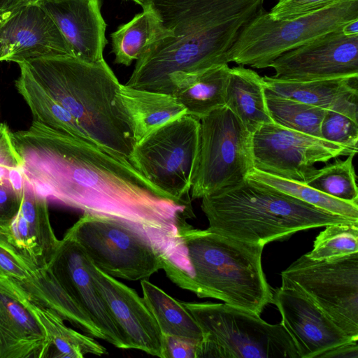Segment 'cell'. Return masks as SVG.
Returning a JSON list of instances; mask_svg holds the SVG:
<instances>
[{"label":"cell","mask_w":358,"mask_h":358,"mask_svg":"<svg viewBox=\"0 0 358 358\" xmlns=\"http://www.w3.org/2000/svg\"><path fill=\"white\" fill-rule=\"evenodd\" d=\"M25 178L40 194L84 213L123 219L181 237L194 217L122 155L33 120L10 131Z\"/></svg>","instance_id":"obj_1"},{"label":"cell","mask_w":358,"mask_h":358,"mask_svg":"<svg viewBox=\"0 0 358 358\" xmlns=\"http://www.w3.org/2000/svg\"><path fill=\"white\" fill-rule=\"evenodd\" d=\"M264 0H146L173 36L136 60L126 86L171 94L169 78L228 64L227 55L243 28L264 10Z\"/></svg>","instance_id":"obj_2"},{"label":"cell","mask_w":358,"mask_h":358,"mask_svg":"<svg viewBox=\"0 0 358 358\" xmlns=\"http://www.w3.org/2000/svg\"><path fill=\"white\" fill-rule=\"evenodd\" d=\"M22 62L76 120L88 141L129 159L136 143L116 99L121 84L104 59L87 62L65 55Z\"/></svg>","instance_id":"obj_3"},{"label":"cell","mask_w":358,"mask_h":358,"mask_svg":"<svg viewBox=\"0 0 358 358\" xmlns=\"http://www.w3.org/2000/svg\"><path fill=\"white\" fill-rule=\"evenodd\" d=\"M210 231L265 245L328 224L358 222L333 214L259 182H242L201 198Z\"/></svg>","instance_id":"obj_4"},{"label":"cell","mask_w":358,"mask_h":358,"mask_svg":"<svg viewBox=\"0 0 358 358\" xmlns=\"http://www.w3.org/2000/svg\"><path fill=\"white\" fill-rule=\"evenodd\" d=\"M181 236L191 268L173 282L200 298H213L260 315L273 292L262 265L264 246L188 224Z\"/></svg>","instance_id":"obj_5"},{"label":"cell","mask_w":358,"mask_h":358,"mask_svg":"<svg viewBox=\"0 0 358 358\" xmlns=\"http://www.w3.org/2000/svg\"><path fill=\"white\" fill-rule=\"evenodd\" d=\"M64 236L75 241L96 267L115 278L145 280L164 264L191 273L182 237L165 231L84 213Z\"/></svg>","instance_id":"obj_6"},{"label":"cell","mask_w":358,"mask_h":358,"mask_svg":"<svg viewBox=\"0 0 358 358\" xmlns=\"http://www.w3.org/2000/svg\"><path fill=\"white\" fill-rule=\"evenodd\" d=\"M182 303L201 331L196 358H299L281 323L226 303Z\"/></svg>","instance_id":"obj_7"},{"label":"cell","mask_w":358,"mask_h":358,"mask_svg":"<svg viewBox=\"0 0 358 358\" xmlns=\"http://www.w3.org/2000/svg\"><path fill=\"white\" fill-rule=\"evenodd\" d=\"M358 19V0H338L294 18L275 21L260 13L241 30L227 55L228 62L265 69L282 54Z\"/></svg>","instance_id":"obj_8"},{"label":"cell","mask_w":358,"mask_h":358,"mask_svg":"<svg viewBox=\"0 0 358 358\" xmlns=\"http://www.w3.org/2000/svg\"><path fill=\"white\" fill-rule=\"evenodd\" d=\"M252 136L225 106L200 119L192 199L234 186L253 168Z\"/></svg>","instance_id":"obj_9"},{"label":"cell","mask_w":358,"mask_h":358,"mask_svg":"<svg viewBox=\"0 0 358 358\" xmlns=\"http://www.w3.org/2000/svg\"><path fill=\"white\" fill-rule=\"evenodd\" d=\"M199 129L200 120L184 115L135 144L129 161L169 198L191 204Z\"/></svg>","instance_id":"obj_10"},{"label":"cell","mask_w":358,"mask_h":358,"mask_svg":"<svg viewBox=\"0 0 358 358\" xmlns=\"http://www.w3.org/2000/svg\"><path fill=\"white\" fill-rule=\"evenodd\" d=\"M292 289L319 308L350 337L358 339V252L315 260L302 255L281 272Z\"/></svg>","instance_id":"obj_11"},{"label":"cell","mask_w":358,"mask_h":358,"mask_svg":"<svg viewBox=\"0 0 358 358\" xmlns=\"http://www.w3.org/2000/svg\"><path fill=\"white\" fill-rule=\"evenodd\" d=\"M253 168L306 184L317 163L355 154L345 146L274 122L260 126L252 136Z\"/></svg>","instance_id":"obj_12"},{"label":"cell","mask_w":358,"mask_h":358,"mask_svg":"<svg viewBox=\"0 0 358 358\" xmlns=\"http://www.w3.org/2000/svg\"><path fill=\"white\" fill-rule=\"evenodd\" d=\"M269 67L285 80L357 79L358 35L329 32L282 54Z\"/></svg>","instance_id":"obj_13"},{"label":"cell","mask_w":358,"mask_h":358,"mask_svg":"<svg viewBox=\"0 0 358 358\" xmlns=\"http://www.w3.org/2000/svg\"><path fill=\"white\" fill-rule=\"evenodd\" d=\"M0 277L15 283L32 302L52 310L87 335L106 341L101 329L50 271L36 265L1 235Z\"/></svg>","instance_id":"obj_14"},{"label":"cell","mask_w":358,"mask_h":358,"mask_svg":"<svg viewBox=\"0 0 358 358\" xmlns=\"http://www.w3.org/2000/svg\"><path fill=\"white\" fill-rule=\"evenodd\" d=\"M71 55L58 27L38 3L22 2L0 10V62Z\"/></svg>","instance_id":"obj_15"},{"label":"cell","mask_w":358,"mask_h":358,"mask_svg":"<svg viewBox=\"0 0 358 358\" xmlns=\"http://www.w3.org/2000/svg\"><path fill=\"white\" fill-rule=\"evenodd\" d=\"M92 265L82 248L75 241L64 236L46 268L101 329L106 342L118 348L129 349L93 280Z\"/></svg>","instance_id":"obj_16"},{"label":"cell","mask_w":358,"mask_h":358,"mask_svg":"<svg viewBox=\"0 0 358 358\" xmlns=\"http://www.w3.org/2000/svg\"><path fill=\"white\" fill-rule=\"evenodd\" d=\"M271 303L278 309L280 323L299 358H319L331 348L358 340L347 335L313 302L292 289H275Z\"/></svg>","instance_id":"obj_17"},{"label":"cell","mask_w":358,"mask_h":358,"mask_svg":"<svg viewBox=\"0 0 358 358\" xmlns=\"http://www.w3.org/2000/svg\"><path fill=\"white\" fill-rule=\"evenodd\" d=\"M91 273L129 349L162 358V334L143 298L93 264Z\"/></svg>","instance_id":"obj_18"},{"label":"cell","mask_w":358,"mask_h":358,"mask_svg":"<svg viewBox=\"0 0 358 358\" xmlns=\"http://www.w3.org/2000/svg\"><path fill=\"white\" fill-rule=\"evenodd\" d=\"M50 345L27 295L0 277V358H48Z\"/></svg>","instance_id":"obj_19"},{"label":"cell","mask_w":358,"mask_h":358,"mask_svg":"<svg viewBox=\"0 0 358 358\" xmlns=\"http://www.w3.org/2000/svg\"><path fill=\"white\" fill-rule=\"evenodd\" d=\"M67 43L71 55L87 62L103 59L106 24L100 0H38Z\"/></svg>","instance_id":"obj_20"},{"label":"cell","mask_w":358,"mask_h":358,"mask_svg":"<svg viewBox=\"0 0 358 358\" xmlns=\"http://www.w3.org/2000/svg\"><path fill=\"white\" fill-rule=\"evenodd\" d=\"M27 180V179H26ZM0 235L36 265L46 268L59 240L50 221L47 197L26 180L20 208Z\"/></svg>","instance_id":"obj_21"},{"label":"cell","mask_w":358,"mask_h":358,"mask_svg":"<svg viewBox=\"0 0 358 358\" xmlns=\"http://www.w3.org/2000/svg\"><path fill=\"white\" fill-rule=\"evenodd\" d=\"M262 79L265 88L278 95L341 113L357 122V79L292 81L267 76Z\"/></svg>","instance_id":"obj_22"},{"label":"cell","mask_w":358,"mask_h":358,"mask_svg":"<svg viewBox=\"0 0 358 358\" xmlns=\"http://www.w3.org/2000/svg\"><path fill=\"white\" fill-rule=\"evenodd\" d=\"M116 99L136 144L166 124L187 114L185 107L170 94L121 84Z\"/></svg>","instance_id":"obj_23"},{"label":"cell","mask_w":358,"mask_h":358,"mask_svg":"<svg viewBox=\"0 0 358 358\" xmlns=\"http://www.w3.org/2000/svg\"><path fill=\"white\" fill-rule=\"evenodd\" d=\"M230 67L214 66L194 73H176L169 78L171 94L188 115L200 120L225 104Z\"/></svg>","instance_id":"obj_24"},{"label":"cell","mask_w":358,"mask_h":358,"mask_svg":"<svg viewBox=\"0 0 358 358\" xmlns=\"http://www.w3.org/2000/svg\"><path fill=\"white\" fill-rule=\"evenodd\" d=\"M265 90L262 77L256 71L241 65L230 68L224 106L252 134L262 124L273 122Z\"/></svg>","instance_id":"obj_25"},{"label":"cell","mask_w":358,"mask_h":358,"mask_svg":"<svg viewBox=\"0 0 358 358\" xmlns=\"http://www.w3.org/2000/svg\"><path fill=\"white\" fill-rule=\"evenodd\" d=\"M142 8L141 13L120 25L110 35L116 64L129 66L153 43L173 36V32L163 27L153 11L145 6Z\"/></svg>","instance_id":"obj_26"},{"label":"cell","mask_w":358,"mask_h":358,"mask_svg":"<svg viewBox=\"0 0 358 358\" xmlns=\"http://www.w3.org/2000/svg\"><path fill=\"white\" fill-rule=\"evenodd\" d=\"M18 65L20 74L15 80V87L29 106L34 120L56 131L88 141L76 120L35 80L24 62Z\"/></svg>","instance_id":"obj_27"},{"label":"cell","mask_w":358,"mask_h":358,"mask_svg":"<svg viewBox=\"0 0 358 358\" xmlns=\"http://www.w3.org/2000/svg\"><path fill=\"white\" fill-rule=\"evenodd\" d=\"M31 309L44 327L49 340L48 357L83 358L91 354L101 356L107 350L93 337L67 327L55 311L31 301Z\"/></svg>","instance_id":"obj_28"},{"label":"cell","mask_w":358,"mask_h":358,"mask_svg":"<svg viewBox=\"0 0 358 358\" xmlns=\"http://www.w3.org/2000/svg\"><path fill=\"white\" fill-rule=\"evenodd\" d=\"M143 298L153 315L162 335L185 337L200 341L201 331L180 301L148 279L141 280Z\"/></svg>","instance_id":"obj_29"},{"label":"cell","mask_w":358,"mask_h":358,"mask_svg":"<svg viewBox=\"0 0 358 358\" xmlns=\"http://www.w3.org/2000/svg\"><path fill=\"white\" fill-rule=\"evenodd\" d=\"M267 109L273 122L320 138V124L325 110L265 90Z\"/></svg>","instance_id":"obj_30"},{"label":"cell","mask_w":358,"mask_h":358,"mask_svg":"<svg viewBox=\"0 0 358 358\" xmlns=\"http://www.w3.org/2000/svg\"><path fill=\"white\" fill-rule=\"evenodd\" d=\"M246 178L333 214L358 220V205L336 199L306 184L270 175L255 168L249 171Z\"/></svg>","instance_id":"obj_31"},{"label":"cell","mask_w":358,"mask_h":358,"mask_svg":"<svg viewBox=\"0 0 358 358\" xmlns=\"http://www.w3.org/2000/svg\"><path fill=\"white\" fill-rule=\"evenodd\" d=\"M355 156L350 155L344 160L336 158L334 162L317 169L306 185L336 199L358 205Z\"/></svg>","instance_id":"obj_32"},{"label":"cell","mask_w":358,"mask_h":358,"mask_svg":"<svg viewBox=\"0 0 358 358\" xmlns=\"http://www.w3.org/2000/svg\"><path fill=\"white\" fill-rule=\"evenodd\" d=\"M358 252V222L328 224L315 238L313 249L305 254L315 260L338 258Z\"/></svg>","instance_id":"obj_33"},{"label":"cell","mask_w":358,"mask_h":358,"mask_svg":"<svg viewBox=\"0 0 358 358\" xmlns=\"http://www.w3.org/2000/svg\"><path fill=\"white\" fill-rule=\"evenodd\" d=\"M320 131V138L357 153L358 122L341 113L325 110Z\"/></svg>","instance_id":"obj_34"},{"label":"cell","mask_w":358,"mask_h":358,"mask_svg":"<svg viewBox=\"0 0 358 358\" xmlns=\"http://www.w3.org/2000/svg\"><path fill=\"white\" fill-rule=\"evenodd\" d=\"M338 0H279L268 12L275 21L288 20L324 8Z\"/></svg>","instance_id":"obj_35"},{"label":"cell","mask_w":358,"mask_h":358,"mask_svg":"<svg viewBox=\"0 0 358 358\" xmlns=\"http://www.w3.org/2000/svg\"><path fill=\"white\" fill-rule=\"evenodd\" d=\"M22 199V194L17 193L8 180L0 182V228L9 225L17 214Z\"/></svg>","instance_id":"obj_36"},{"label":"cell","mask_w":358,"mask_h":358,"mask_svg":"<svg viewBox=\"0 0 358 358\" xmlns=\"http://www.w3.org/2000/svg\"><path fill=\"white\" fill-rule=\"evenodd\" d=\"M199 343L188 338L162 335V358H196Z\"/></svg>","instance_id":"obj_37"},{"label":"cell","mask_w":358,"mask_h":358,"mask_svg":"<svg viewBox=\"0 0 358 358\" xmlns=\"http://www.w3.org/2000/svg\"><path fill=\"white\" fill-rule=\"evenodd\" d=\"M0 165L7 167H20L22 161L11 139L10 131L6 124L0 122Z\"/></svg>","instance_id":"obj_38"},{"label":"cell","mask_w":358,"mask_h":358,"mask_svg":"<svg viewBox=\"0 0 358 358\" xmlns=\"http://www.w3.org/2000/svg\"><path fill=\"white\" fill-rule=\"evenodd\" d=\"M319 358H358V340H352L331 348Z\"/></svg>","instance_id":"obj_39"},{"label":"cell","mask_w":358,"mask_h":358,"mask_svg":"<svg viewBox=\"0 0 358 358\" xmlns=\"http://www.w3.org/2000/svg\"><path fill=\"white\" fill-rule=\"evenodd\" d=\"M7 180L17 193L23 194L27 180L22 166L9 168Z\"/></svg>","instance_id":"obj_40"},{"label":"cell","mask_w":358,"mask_h":358,"mask_svg":"<svg viewBox=\"0 0 358 358\" xmlns=\"http://www.w3.org/2000/svg\"><path fill=\"white\" fill-rule=\"evenodd\" d=\"M342 32L347 36L358 35V19L354 20L345 24L341 28Z\"/></svg>","instance_id":"obj_41"},{"label":"cell","mask_w":358,"mask_h":358,"mask_svg":"<svg viewBox=\"0 0 358 358\" xmlns=\"http://www.w3.org/2000/svg\"><path fill=\"white\" fill-rule=\"evenodd\" d=\"M38 0H8L6 7L13 6L22 2L37 3Z\"/></svg>","instance_id":"obj_42"},{"label":"cell","mask_w":358,"mask_h":358,"mask_svg":"<svg viewBox=\"0 0 358 358\" xmlns=\"http://www.w3.org/2000/svg\"><path fill=\"white\" fill-rule=\"evenodd\" d=\"M9 168L0 165V182L7 178Z\"/></svg>","instance_id":"obj_43"},{"label":"cell","mask_w":358,"mask_h":358,"mask_svg":"<svg viewBox=\"0 0 358 358\" xmlns=\"http://www.w3.org/2000/svg\"><path fill=\"white\" fill-rule=\"evenodd\" d=\"M8 0H0V10L6 7Z\"/></svg>","instance_id":"obj_44"},{"label":"cell","mask_w":358,"mask_h":358,"mask_svg":"<svg viewBox=\"0 0 358 358\" xmlns=\"http://www.w3.org/2000/svg\"><path fill=\"white\" fill-rule=\"evenodd\" d=\"M129 1H134L136 3L142 6V5L144 3V2L146 1V0H129Z\"/></svg>","instance_id":"obj_45"}]
</instances>
